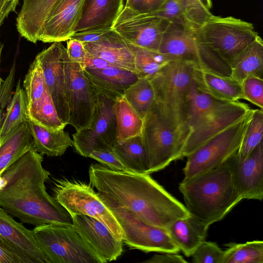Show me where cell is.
<instances>
[{
	"label": "cell",
	"mask_w": 263,
	"mask_h": 263,
	"mask_svg": "<svg viewBox=\"0 0 263 263\" xmlns=\"http://www.w3.org/2000/svg\"><path fill=\"white\" fill-rule=\"evenodd\" d=\"M90 184L108 206L124 209L147 224L167 230L175 221L190 215L185 205L149 174L115 170L92 164Z\"/></svg>",
	"instance_id": "1"
},
{
	"label": "cell",
	"mask_w": 263,
	"mask_h": 263,
	"mask_svg": "<svg viewBox=\"0 0 263 263\" xmlns=\"http://www.w3.org/2000/svg\"><path fill=\"white\" fill-rule=\"evenodd\" d=\"M43 157L31 149L7 167L2 174L6 185L0 191V206L22 222L35 227L72 224L70 216L47 192L50 173L42 164Z\"/></svg>",
	"instance_id": "2"
},
{
	"label": "cell",
	"mask_w": 263,
	"mask_h": 263,
	"mask_svg": "<svg viewBox=\"0 0 263 263\" xmlns=\"http://www.w3.org/2000/svg\"><path fill=\"white\" fill-rule=\"evenodd\" d=\"M179 190L189 213L208 227L222 219L243 199L228 162L183 179Z\"/></svg>",
	"instance_id": "3"
},
{
	"label": "cell",
	"mask_w": 263,
	"mask_h": 263,
	"mask_svg": "<svg viewBox=\"0 0 263 263\" xmlns=\"http://www.w3.org/2000/svg\"><path fill=\"white\" fill-rule=\"evenodd\" d=\"M251 108L239 101H221L197 88L190 91L186 124L188 134L181 159L187 157L213 137L243 118Z\"/></svg>",
	"instance_id": "4"
},
{
	"label": "cell",
	"mask_w": 263,
	"mask_h": 263,
	"mask_svg": "<svg viewBox=\"0 0 263 263\" xmlns=\"http://www.w3.org/2000/svg\"><path fill=\"white\" fill-rule=\"evenodd\" d=\"M194 69L187 62L172 60L147 78L161 118L180 137L183 146L188 134L186 120Z\"/></svg>",
	"instance_id": "5"
},
{
	"label": "cell",
	"mask_w": 263,
	"mask_h": 263,
	"mask_svg": "<svg viewBox=\"0 0 263 263\" xmlns=\"http://www.w3.org/2000/svg\"><path fill=\"white\" fill-rule=\"evenodd\" d=\"M196 30L170 22L163 34L158 52L172 60L187 62L195 69L230 77V66L216 53L199 42Z\"/></svg>",
	"instance_id": "6"
},
{
	"label": "cell",
	"mask_w": 263,
	"mask_h": 263,
	"mask_svg": "<svg viewBox=\"0 0 263 263\" xmlns=\"http://www.w3.org/2000/svg\"><path fill=\"white\" fill-rule=\"evenodd\" d=\"M32 231L49 263H103L72 224L49 223Z\"/></svg>",
	"instance_id": "7"
},
{
	"label": "cell",
	"mask_w": 263,
	"mask_h": 263,
	"mask_svg": "<svg viewBox=\"0 0 263 263\" xmlns=\"http://www.w3.org/2000/svg\"><path fill=\"white\" fill-rule=\"evenodd\" d=\"M200 43L229 66L233 60L259 35L252 23L232 16L212 15L196 31Z\"/></svg>",
	"instance_id": "8"
},
{
	"label": "cell",
	"mask_w": 263,
	"mask_h": 263,
	"mask_svg": "<svg viewBox=\"0 0 263 263\" xmlns=\"http://www.w3.org/2000/svg\"><path fill=\"white\" fill-rule=\"evenodd\" d=\"M53 191L54 199L70 216L84 215L92 217L103 222L117 239L122 240L121 226L90 184L60 179L54 182Z\"/></svg>",
	"instance_id": "9"
},
{
	"label": "cell",
	"mask_w": 263,
	"mask_h": 263,
	"mask_svg": "<svg viewBox=\"0 0 263 263\" xmlns=\"http://www.w3.org/2000/svg\"><path fill=\"white\" fill-rule=\"evenodd\" d=\"M252 112L251 109L240 120L221 132L187 157L183 168L184 179L212 170L236 155Z\"/></svg>",
	"instance_id": "10"
},
{
	"label": "cell",
	"mask_w": 263,
	"mask_h": 263,
	"mask_svg": "<svg viewBox=\"0 0 263 263\" xmlns=\"http://www.w3.org/2000/svg\"><path fill=\"white\" fill-rule=\"evenodd\" d=\"M141 135L149 161V174L181 159L183 143L162 119L154 102L143 119Z\"/></svg>",
	"instance_id": "11"
},
{
	"label": "cell",
	"mask_w": 263,
	"mask_h": 263,
	"mask_svg": "<svg viewBox=\"0 0 263 263\" xmlns=\"http://www.w3.org/2000/svg\"><path fill=\"white\" fill-rule=\"evenodd\" d=\"M65 93L69 108L68 124L76 130L89 127L97 102L98 92L83 67L71 61L63 48Z\"/></svg>",
	"instance_id": "12"
},
{
	"label": "cell",
	"mask_w": 263,
	"mask_h": 263,
	"mask_svg": "<svg viewBox=\"0 0 263 263\" xmlns=\"http://www.w3.org/2000/svg\"><path fill=\"white\" fill-rule=\"evenodd\" d=\"M115 101L98 92L89 126L72 135L73 147L78 154L88 157L93 151L112 150L117 143Z\"/></svg>",
	"instance_id": "13"
},
{
	"label": "cell",
	"mask_w": 263,
	"mask_h": 263,
	"mask_svg": "<svg viewBox=\"0 0 263 263\" xmlns=\"http://www.w3.org/2000/svg\"><path fill=\"white\" fill-rule=\"evenodd\" d=\"M106 206L122 229L123 242L130 249L145 253H178L180 251L167 230L147 224L126 209Z\"/></svg>",
	"instance_id": "14"
},
{
	"label": "cell",
	"mask_w": 263,
	"mask_h": 263,
	"mask_svg": "<svg viewBox=\"0 0 263 263\" xmlns=\"http://www.w3.org/2000/svg\"><path fill=\"white\" fill-rule=\"evenodd\" d=\"M170 23L148 13H141L124 7L112 28L127 43L158 51L163 34Z\"/></svg>",
	"instance_id": "15"
},
{
	"label": "cell",
	"mask_w": 263,
	"mask_h": 263,
	"mask_svg": "<svg viewBox=\"0 0 263 263\" xmlns=\"http://www.w3.org/2000/svg\"><path fill=\"white\" fill-rule=\"evenodd\" d=\"M63 47L61 42H54L35 57L41 64L46 86L58 117L64 124L67 125L69 108L65 93Z\"/></svg>",
	"instance_id": "16"
},
{
	"label": "cell",
	"mask_w": 263,
	"mask_h": 263,
	"mask_svg": "<svg viewBox=\"0 0 263 263\" xmlns=\"http://www.w3.org/2000/svg\"><path fill=\"white\" fill-rule=\"evenodd\" d=\"M72 224L103 263L117 260L123 252V241L98 219L87 215H71Z\"/></svg>",
	"instance_id": "17"
},
{
	"label": "cell",
	"mask_w": 263,
	"mask_h": 263,
	"mask_svg": "<svg viewBox=\"0 0 263 263\" xmlns=\"http://www.w3.org/2000/svg\"><path fill=\"white\" fill-rule=\"evenodd\" d=\"M228 162L236 185L243 199L261 201L263 198V142L244 160L236 154Z\"/></svg>",
	"instance_id": "18"
},
{
	"label": "cell",
	"mask_w": 263,
	"mask_h": 263,
	"mask_svg": "<svg viewBox=\"0 0 263 263\" xmlns=\"http://www.w3.org/2000/svg\"><path fill=\"white\" fill-rule=\"evenodd\" d=\"M84 0H59L46 18L39 41L62 42L74 33Z\"/></svg>",
	"instance_id": "19"
},
{
	"label": "cell",
	"mask_w": 263,
	"mask_h": 263,
	"mask_svg": "<svg viewBox=\"0 0 263 263\" xmlns=\"http://www.w3.org/2000/svg\"><path fill=\"white\" fill-rule=\"evenodd\" d=\"M124 7V0H84L74 33L112 28Z\"/></svg>",
	"instance_id": "20"
},
{
	"label": "cell",
	"mask_w": 263,
	"mask_h": 263,
	"mask_svg": "<svg viewBox=\"0 0 263 263\" xmlns=\"http://www.w3.org/2000/svg\"><path fill=\"white\" fill-rule=\"evenodd\" d=\"M0 238L29 256L34 263H49L40 249L32 231L16 221L1 206Z\"/></svg>",
	"instance_id": "21"
},
{
	"label": "cell",
	"mask_w": 263,
	"mask_h": 263,
	"mask_svg": "<svg viewBox=\"0 0 263 263\" xmlns=\"http://www.w3.org/2000/svg\"><path fill=\"white\" fill-rule=\"evenodd\" d=\"M83 44L89 54L100 58L116 67L135 73L133 53L127 43L114 30L96 42Z\"/></svg>",
	"instance_id": "22"
},
{
	"label": "cell",
	"mask_w": 263,
	"mask_h": 263,
	"mask_svg": "<svg viewBox=\"0 0 263 263\" xmlns=\"http://www.w3.org/2000/svg\"><path fill=\"white\" fill-rule=\"evenodd\" d=\"M83 69L98 92L115 100L139 79L135 73L116 67Z\"/></svg>",
	"instance_id": "23"
},
{
	"label": "cell",
	"mask_w": 263,
	"mask_h": 263,
	"mask_svg": "<svg viewBox=\"0 0 263 263\" xmlns=\"http://www.w3.org/2000/svg\"><path fill=\"white\" fill-rule=\"evenodd\" d=\"M59 0H24L16 18V28L21 36L36 43L44 23Z\"/></svg>",
	"instance_id": "24"
},
{
	"label": "cell",
	"mask_w": 263,
	"mask_h": 263,
	"mask_svg": "<svg viewBox=\"0 0 263 263\" xmlns=\"http://www.w3.org/2000/svg\"><path fill=\"white\" fill-rule=\"evenodd\" d=\"M192 80L198 89L216 99L228 102L243 99L241 84L231 77L194 68Z\"/></svg>",
	"instance_id": "25"
},
{
	"label": "cell",
	"mask_w": 263,
	"mask_h": 263,
	"mask_svg": "<svg viewBox=\"0 0 263 263\" xmlns=\"http://www.w3.org/2000/svg\"><path fill=\"white\" fill-rule=\"evenodd\" d=\"M209 227L191 215L173 222L167 229L173 241L186 257H191L205 240Z\"/></svg>",
	"instance_id": "26"
},
{
	"label": "cell",
	"mask_w": 263,
	"mask_h": 263,
	"mask_svg": "<svg viewBox=\"0 0 263 263\" xmlns=\"http://www.w3.org/2000/svg\"><path fill=\"white\" fill-rule=\"evenodd\" d=\"M230 67V77L240 84L249 77L263 79V42L261 38L258 35L233 60Z\"/></svg>",
	"instance_id": "27"
},
{
	"label": "cell",
	"mask_w": 263,
	"mask_h": 263,
	"mask_svg": "<svg viewBox=\"0 0 263 263\" xmlns=\"http://www.w3.org/2000/svg\"><path fill=\"white\" fill-rule=\"evenodd\" d=\"M33 141V149L42 155L57 157L63 155L67 149L73 146V140L64 128L50 130L28 119Z\"/></svg>",
	"instance_id": "28"
},
{
	"label": "cell",
	"mask_w": 263,
	"mask_h": 263,
	"mask_svg": "<svg viewBox=\"0 0 263 263\" xmlns=\"http://www.w3.org/2000/svg\"><path fill=\"white\" fill-rule=\"evenodd\" d=\"M33 149V141L27 122L22 123L0 143V173L28 151Z\"/></svg>",
	"instance_id": "29"
},
{
	"label": "cell",
	"mask_w": 263,
	"mask_h": 263,
	"mask_svg": "<svg viewBox=\"0 0 263 263\" xmlns=\"http://www.w3.org/2000/svg\"><path fill=\"white\" fill-rule=\"evenodd\" d=\"M112 151L127 171L150 174L149 161L141 135L117 142Z\"/></svg>",
	"instance_id": "30"
},
{
	"label": "cell",
	"mask_w": 263,
	"mask_h": 263,
	"mask_svg": "<svg viewBox=\"0 0 263 263\" xmlns=\"http://www.w3.org/2000/svg\"><path fill=\"white\" fill-rule=\"evenodd\" d=\"M115 111L117 143L141 134L143 119L123 96L115 101Z\"/></svg>",
	"instance_id": "31"
},
{
	"label": "cell",
	"mask_w": 263,
	"mask_h": 263,
	"mask_svg": "<svg viewBox=\"0 0 263 263\" xmlns=\"http://www.w3.org/2000/svg\"><path fill=\"white\" fill-rule=\"evenodd\" d=\"M27 121L25 96L19 80L0 126V143L18 125Z\"/></svg>",
	"instance_id": "32"
},
{
	"label": "cell",
	"mask_w": 263,
	"mask_h": 263,
	"mask_svg": "<svg viewBox=\"0 0 263 263\" xmlns=\"http://www.w3.org/2000/svg\"><path fill=\"white\" fill-rule=\"evenodd\" d=\"M26 115L33 123L48 129L57 130L66 126L59 119L47 89L40 100L26 108Z\"/></svg>",
	"instance_id": "33"
},
{
	"label": "cell",
	"mask_w": 263,
	"mask_h": 263,
	"mask_svg": "<svg viewBox=\"0 0 263 263\" xmlns=\"http://www.w3.org/2000/svg\"><path fill=\"white\" fill-rule=\"evenodd\" d=\"M132 51L135 61V73L140 78H149L170 60L168 57L127 43Z\"/></svg>",
	"instance_id": "34"
},
{
	"label": "cell",
	"mask_w": 263,
	"mask_h": 263,
	"mask_svg": "<svg viewBox=\"0 0 263 263\" xmlns=\"http://www.w3.org/2000/svg\"><path fill=\"white\" fill-rule=\"evenodd\" d=\"M123 97L143 119L154 101L153 89L147 78L138 79L124 90Z\"/></svg>",
	"instance_id": "35"
},
{
	"label": "cell",
	"mask_w": 263,
	"mask_h": 263,
	"mask_svg": "<svg viewBox=\"0 0 263 263\" xmlns=\"http://www.w3.org/2000/svg\"><path fill=\"white\" fill-rule=\"evenodd\" d=\"M221 263H263V241L230 243L223 251Z\"/></svg>",
	"instance_id": "36"
},
{
	"label": "cell",
	"mask_w": 263,
	"mask_h": 263,
	"mask_svg": "<svg viewBox=\"0 0 263 263\" xmlns=\"http://www.w3.org/2000/svg\"><path fill=\"white\" fill-rule=\"evenodd\" d=\"M263 111L262 109H253L241 145L236 156L240 160L246 159L253 150L262 142Z\"/></svg>",
	"instance_id": "37"
},
{
	"label": "cell",
	"mask_w": 263,
	"mask_h": 263,
	"mask_svg": "<svg viewBox=\"0 0 263 263\" xmlns=\"http://www.w3.org/2000/svg\"><path fill=\"white\" fill-rule=\"evenodd\" d=\"M26 108L40 100L47 90L43 69L35 57L30 64L23 81Z\"/></svg>",
	"instance_id": "38"
},
{
	"label": "cell",
	"mask_w": 263,
	"mask_h": 263,
	"mask_svg": "<svg viewBox=\"0 0 263 263\" xmlns=\"http://www.w3.org/2000/svg\"><path fill=\"white\" fill-rule=\"evenodd\" d=\"M223 251L215 243L204 241L191 257L194 263H221Z\"/></svg>",
	"instance_id": "39"
},
{
	"label": "cell",
	"mask_w": 263,
	"mask_h": 263,
	"mask_svg": "<svg viewBox=\"0 0 263 263\" xmlns=\"http://www.w3.org/2000/svg\"><path fill=\"white\" fill-rule=\"evenodd\" d=\"M241 85L243 99L262 110L263 79L249 77L246 78Z\"/></svg>",
	"instance_id": "40"
},
{
	"label": "cell",
	"mask_w": 263,
	"mask_h": 263,
	"mask_svg": "<svg viewBox=\"0 0 263 263\" xmlns=\"http://www.w3.org/2000/svg\"><path fill=\"white\" fill-rule=\"evenodd\" d=\"M0 263H34L29 256L0 238Z\"/></svg>",
	"instance_id": "41"
},
{
	"label": "cell",
	"mask_w": 263,
	"mask_h": 263,
	"mask_svg": "<svg viewBox=\"0 0 263 263\" xmlns=\"http://www.w3.org/2000/svg\"><path fill=\"white\" fill-rule=\"evenodd\" d=\"M15 66L13 64L0 87V126L6 109L13 95V86L14 82Z\"/></svg>",
	"instance_id": "42"
},
{
	"label": "cell",
	"mask_w": 263,
	"mask_h": 263,
	"mask_svg": "<svg viewBox=\"0 0 263 263\" xmlns=\"http://www.w3.org/2000/svg\"><path fill=\"white\" fill-rule=\"evenodd\" d=\"M66 49L69 59L80 64L83 68L89 55L83 43L70 39L67 40Z\"/></svg>",
	"instance_id": "43"
},
{
	"label": "cell",
	"mask_w": 263,
	"mask_h": 263,
	"mask_svg": "<svg viewBox=\"0 0 263 263\" xmlns=\"http://www.w3.org/2000/svg\"><path fill=\"white\" fill-rule=\"evenodd\" d=\"M88 157L105 164L111 169L127 171L112 151L104 149L93 151L90 153Z\"/></svg>",
	"instance_id": "44"
},
{
	"label": "cell",
	"mask_w": 263,
	"mask_h": 263,
	"mask_svg": "<svg viewBox=\"0 0 263 263\" xmlns=\"http://www.w3.org/2000/svg\"><path fill=\"white\" fill-rule=\"evenodd\" d=\"M112 29V28L95 29L77 32L70 39L77 40L83 43L96 42L106 35Z\"/></svg>",
	"instance_id": "45"
},
{
	"label": "cell",
	"mask_w": 263,
	"mask_h": 263,
	"mask_svg": "<svg viewBox=\"0 0 263 263\" xmlns=\"http://www.w3.org/2000/svg\"><path fill=\"white\" fill-rule=\"evenodd\" d=\"M155 254L150 258L143 261L144 263H186L187 261L177 253H161Z\"/></svg>",
	"instance_id": "46"
},
{
	"label": "cell",
	"mask_w": 263,
	"mask_h": 263,
	"mask_svg": "<svg viewBox=\"0 0 263 263\" xmlns=\"http://www.w3.org/2000/svg\"><path fill=\"white\" fill-rule=\"evenodd\" d=\"M166 0H140L135 11L148 13L158 10Z\"/></svg>",
	"instance_id": "47"
},
{
	"label": "cell",
	"mask_w": 263,
	"mask_h": 263,
	"mask_svg": "<svg viewBox=\"0 0 263 263\" xmlns=\"http://www.w3.org/2000/svg\"><path fill=\"white\" fill-rule=\"evenodd\" d=\"M18 0H0V27L11 12L15 11Z\"/></svg>",
	"instance_id": "48"
},
{
	"label": "cell",
	"mask_w": 263,
	"mask_h": 263,
	"mask_svg": "<svg viewBox=\"0 0 263 263\" xmlns=\"http://www.w3.org/2000/svg\"><path fill=\"white\" fill-rule=\"evenodd\" d=\"M110 67L115 66L100 58L89 54L87 62L83 68L103 69Z\"/></svg>",
	"instance_id": "49"
},
{
	"label": "cell",
	"mask_w": 263,
	"mask_h": 263,
	"mask_svg": "<svg viewBox=\"0 0 263 263\" xmlns=\"http://www.w3.org/2000/svg\"><path fill=\"white\" fill-rule=\"evenodd\" d=\"M186 4L200 7L210 10L212 6L211 0H182Z\"/></svg>",
	"instance_id": "50"
},
{
	"label": "cell",
	"mask_w": 263,
	"mask_h": 263,
	"mask_svg": "<svg viewBox=\"0 0 263 263\" xmlns=\"http://www.w3.org/2000/svg\"><path fill=\"white\" fill-rule=\"evenodd\" d=\"M140 0H126L124 7L135 11Z\"/></svg>",
	"instance_id": "51"
},
{
	"label": "cell",
	"mask_w": 263,
	"mask_h": 263,
	"mask_svg": "<svg viewBox=\"0 0 263 263\" xmlns=\"http://www.w3.org/2000/svg\"><path fill=\"white\" fill-rule=\"evenodd\" d=\"M7 181L3 177L2 173H0V191L6 185Z\"/></svg>",
	"instance_id": "52"
},
{
	"label": "cell",
	"mask_w": 263,
	"mask_h": 263,
	"mask_svg": "<svg viewBox=\"0 0 263 263\" xmlns=\"http://www.w3.org/2000/svg\"><path fill=\"white\" fill-rule=\"evenodd\" d=\"M2 50V45L0 44V63H1V58Z\"/></svg>",
	"instance_id": "53"
},
{
	"label": "cell",
	"mask_w": 263,
	"mask_h": 263,
	"mask_svg": "<svg viewBox=\"0 0 263 263\" xmlns=\"http://www.w3.org/2000/svg\"><path fill=\"white\" fill-rule=\"evenodd\" d=\"M3 80H2V79L1 78V76H0V87L1 86V85H2V83L3 82Z\"/></svg>",
	"instance_id": "54"
},
{
	"label": "cell",
	"mask_w": 263,
	"mask_h": 263,
	"mask_svg": "<svg viewBox=\"0 0 263 263\" xmlns=\"http://www.w3.org/2000/svg\"><path fill=\"white\" fill-rule=\"evenodd\" d=\"M13 1H14V0H13Z\"/></svg>",
	"instance_id": "55"
}]
</instances>
